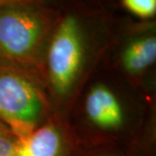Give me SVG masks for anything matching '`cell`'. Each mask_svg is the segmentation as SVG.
Instances as JSON below:
<instances>
[{
  "instance_id": "1",
  "label": "cell",
  "mask_w": 156,
  "mask_h": 156,
  "mask_svg": "<svg viewBox=\"0 0 156 156\" xmlns=\"http://www.w3.org/2000/svg\"><path fill=\"white\" fill-rule=\"evenodd\" d=\"M50 21L28 3L0 5V58L28 62L37 55Z\"/></svg>"
},
{
  "instance_id": "2",
  "label": "cell",
  "mask_w": 156,
  "mask_h": 156,
  "mask_svg": "<svg viewBox=\"0 0 156 156\" xmlns=\"http://www.w3.org/2000/svg\"><path fill=\"white\" fill-rule=\"evenodd\" d=\"M43 114L38 90L25 76L0 66V121L21 138L36 129Z\"/></svg>"
},
{
  "instance_id": "3",
  "label": "cell",
  "mask_w": 156,
  "mask_h": 156,
  "mask_svg": "<svg viewBox=\"0 0 156 156\" xmlns=\"http://www.w3.org/2000/svg\"><path fill=\"white\" fill-rule=\"evenodd\" d=\"M83 57L81 28L74 17H65L50 43L48 68L50 81L56 92L66 94L75 83Z\"/></svg>"
},
{
  "instance_id": "4",
  "label": "cell",
  "mask_w": 156,
  "mask_h": 156,
  "mask_svg": "<svg viewBox=\"0 0 156 156\" xmlns=\"http://www.w3.org/2000/svg\"><path fill=\"white\" fill-rule=\"evenodd\" d=\"M85 108L89 120L99 128L114 129L122 123L121 104L111 90L104 85H96L91 89Z\"/></svg>"
},
{
  "instance_id": "5",
  "label": "cell",
  "mask_w": 156,
  "mask_h": 156,
  "mask_svg": "<svg viewBox=\"0 0 156 156\" xmlns=\"http://www.w3.org/2000/svg\"><path fill=\"white\" fill-rule=\"evenodd\" d=\"M61 150L60 133L48 125L18 138L13 156H60Z\"/></svg>"
},
{
  "instance_id": "6",
  "label": "cell",
  "mask_w": 156,
  "mask_h": 156,
  "mask_svg": "<svg viewBox=\"0 0 156 156\" xmlns=\"http://www.w3.org/2000/svg\"><path fill=\"white\" fill-rule=\"evenodd\" d=\"M155 58V37H142L134 40L125 49L122 55V63L127 71L136 74L149 67Z\"/></svg>"
},
{
  "instance_id": "7",
  "label": "cell",
  "mask_w": 156,
  "mask_h": 156,
  "mask_svg": "<svg viewBox=\"0 0 156 156\" xmlns=\"http://www.w3.org/2000/svg\"><path fill=\"white\" fill-rule=\"evenodd\" d=\"M123 5L130 12L142 18L155 15L156 0H122Z\"/></svg>"
},
{
  "instance_id": "8",
  "label": "cell",
  "mask_w": 156,
  "mask_h": 156,
  "mask_svg": "<svg viewBox=\"0 0 156 156\" xmlns=\"http://www.w3.org/2000/svg\"><path fill=\"white\" fill-rule=\"evenodd\" d=\"M17 140L10 128L0 121V156H13Z\"/></svg>"
},
{
  "instance_id": "9",
  "label": "cell",
  "mask_w": 156,
  "mask_h": 156,
  "mask_svg": "<svg viewBox=\"0 0 156 156\" xmlns=\"http://www.w3.org/2000/svg\"><path fill=\"white\" fill-rule=\"evenodd\" d=\"M31 0H0V5L3 4H13V3H29Z\"/></svg>"
}]
</instances>
